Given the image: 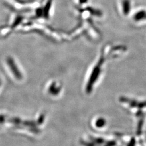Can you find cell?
<instances>
[{
    "label": "cell",
    "mask_w": 146,
    "mask_h": 146,
    "mask_svg": "<svg viewBox=\"0 0 146 146\" xmlns=\"http://www.w3.org/2000/svg\"><path fill=\"white\" fill-rule=\"evenodd\" d=\"M134 19L136 21L146 20V11H138L134 15Z\"/></svg>",
    "instance_id": "obj_1"
},
{
    "label": "cell",
    "mask_w": 146,
    "mask_h": 146,
    "mask_svg": "<svg viewBox=\"0 0 146 146\" xmlns=\"http://www.w3.org/2000/svg\"><path fill=\"white\" fill-rule=\"evenodd\" d=\"M123 11L125 15H127L131 11V2L130 0H123L122 1Z\"/></svg>",
    "instance_id": "obj_2"
},
{
    "label": "cell",
    "mask_w": 146,
    "mask_h": 146,
    "mask_svg": "<svg viewBox=\"0 0 146 146\" xmlns=\"http://www.w3.org/2000/svg\"><path fill=\"white\" fill-rule=\"evenodd\" d=\"M88 0H78L80 3H81V4H84V3H86L88 2Z\"/></svg>",
    "instance_id": "obj_3"
}]
</instances>
